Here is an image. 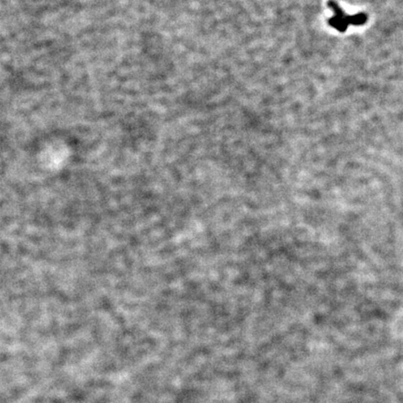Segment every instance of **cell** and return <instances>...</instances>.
Wrapping results in <instances>:
<instances>
[{"label": "cell", "mask_w": 403, "mask_h": 403, "mask_svg": "<svg viewBox=\"0 0 403 403\" xmlns=\"http://www.w3.org/2000/svg\"><path fill=\"white\" fill-rule=\"evenodd\" d=\"M328 6L330 9L333 10L334 16L328 21V24L333 27L335 29L340 31V32H345L348 25H362L367 20H368V15L366 13H357L355 15H347L342 8L339 6L337 2L334 0H329Z\"/></svg>", "instance_id": "obj_1"}]
</instances>
